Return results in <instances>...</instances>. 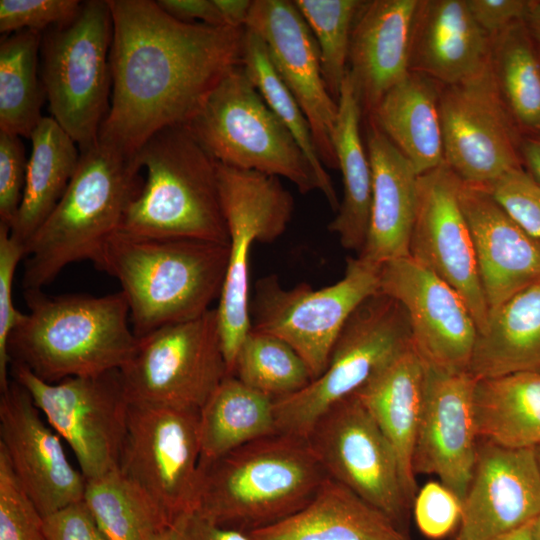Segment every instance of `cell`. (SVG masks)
<instances>
[{"label": "cell", "mask_w": 540, "mask_h": 540, "mask_svg": "<svg viewBox=\"0 0 540 540\" xmlns=\"http://www.w3.org/2000/svg\"><path fill=\"white\" fill-rule=\"evenodd\" d=\"M366 132L372 201L366 241L357 257L381 265L409 256L419 175L371 120Z\"/></svg>", "instance_id": "d4e9b609"}, {"label": "cell", "mask_w": 540, "mask_h": 540, "mask_svg": "<svg viewBox=\"0 0 540 540\" xmlns=\"http://www.w3.org/2000/svg\"><path fill=\"white\" fill-rule=\"evenodd\" d=\"M196 511L247 533L302 509L328 475L308 441L277 433L200 463Z\"/></svg>", "instance_id": "5b68a950"}, {"label": "cell", "mask_w": 540, "mask_h": 540, "mask_svg": "<svg viewBox=\"0 0 540 540\" xmlns=\"http://www.w3.org/2000/svg\"><path fill=\"white\" fill-rule=\"evenodd\" d=\"M41 415L27 390L10 378L0 396V450L44 517L82 501L86 480Z\"/></svg>", "instance_id": "ffe728a7"}, {"label": "cell", "mask_w": 540, "mask_h": 540, "mask_svg": "<svg viewBox=\"0 0 540 540\" xmlns=\"http://www.w3.org/2000/svg\"><path fill=\"white\" fill-rule=\"evenodd\" d=\"M221 206L228 230V263L216 308L229 374L251 329L249 261L252 244L271 243L287 229L294 199L279 177L216 162Z\"/></svg>", "instance_id": "30bf717a"}, {"label": "cell", "mask_w": 540, "mask_h": 540, "mask_svg": "<svg viewBox=\"0 0 540 540\" xmlns=\"http://www.w3.org/2000/svg\"><path fill=\"white\" fill-rule=\"evenodd\" d=\"M140 170L136 155L101 139L80 151L66 191L26 244L25 290H41L74 262L99 264L106 242L119 230L141 187Z\"/></svg>", "instance_id": "3957f363"}, {"label": "cell", "mask_w": 540, "mask_h": 540, "mask_svg": "<svg viewBox=\"0 0 540 540\" xmlns=\"http://www.w3.org/2000/svg\"><path fill=\"white\" fill-rule=\"evenodd\" d=\"M425 376L426 366L412 344L353 394L393 447L411 505L417 494L413 454L424 400Z\"/></svg>", "instance_id": "4316f807"}, {"label": "cell", "mask_w": 540, "mask_h": 540, "mask_svg": "<svg viewBox=\"0 0 540 540\" xmlns=\"http://www.w3.org/2000/svg\"><path fill=\"white\" fill-rule=\"evenodd\" d=\"M421 0L364 1L350 43L348 73L362 114L410 72L411 43Z\"/></svg>", "instance_id": "cb8c5ba5"}, {"label": "cell", "mask_w": 540, "mask_h": 540, "mask_svg": "<svg viewBox=\"0 0 540 540\" xmlns=\"http://www.w3.org/2000/svg\"><path fill=\"white\" fill-rule=\"evenodd\" d=\"M459 199L490 315L540 282V241L527 234L484 187L462 182Z\"/></svg>", "instance_id": "603a6c76"}, {"label": "cell", "mask_w": 540, "mask_h": 540, "mask_svg": "<svg viewBox=\"0 0 540 540\" xmlns=\"http://www.w3.org/2000/svg\"><path fill=\"white\" fill-rule=\"evenodd\" d=\"M201 461L278 433L275 399L228 375L199 410Z\"/></svg>", "instance_id": "d6a6232c"}, {"label": "cell", "mask_w": 540, "mask_h": 540, "mask_svg": "<svg viewBox=\"0 0 540 540\" xmlns=\"http://www.w3.org/2000/svg\"><path fill=\"white\" fill-rule=\"evenodd\" d=\"M43 527L46 540H108L83 500L44 516Z\"/></svg>", "instance_id": "7dc6e473"}, {"label": "cell", "mask_w": 540, "mask_h": 540, "mask_svg": "<svg viewBox=\"0 0 540 540\" xmlns=\"http://www.w3.org/2000/svg\"><path fill=\"white\" fill-rule=\"evenodd\" d=\"M25 186L11 234L25 245L66 191L80 159L75 141L50 116L30 136Z\"/></svg>", "instance_id": "1f68e13d"}, {"label": "cell", "mask_w": 540, "mask_h": 540, "mask_svg": "<svg viewBox=\"0 0 540 540\" xmlns=\"http://www.w3.org/2000/svg\"><path fill=\"white\" fill-rule=\"evenodd\" d=\"M534 451H535L537 463H538V466H539V469H540V444L537 447L534 448Z\"/></svg>", "instance_id": "680465c9"}, {"label": "cell", "mask_w": 540, "mask_h": 540, "mask_svg": "<svg viewBox=\"0 0 540 540\" xmlns=\"http://www.w3.org/2000/svg\"><path fill=\"white\" fill-rule=\"evenodd\" d=\"M187 127L216 162L286 178L302 194L318 190L337 212L333 183L320 176L242 64L225 74Z\"/></svg>", "instance_id": "52a82bcc"}, {"label": "cell", "mask_w": 540, "mask_h": 540, "mask_svg": "<svg viewBox=\"0 0 540 540\" xmlns=\"http://www.w3.org/2000/svg\"><path fill=\"white\" fill-rule=\"evenodd\" d=\"M174 526L182 540H251L247 532L217 524L197 512L184 516Z\"/></svg>", "instance_id": "681fc988"}, {"label": "cell", "mask_w": 540, "mask_h": 540, "mask_svg": "<svg viewBox=\"0 0 540 540\" xmlns=\"http://www.w3.org/2000/svg\"><path fill=\"white\" fill-rule=\"evenodd\" d=\"M412 506L419 530L430 539L444 538L460 524L462 500L440 481L421 487Z\"/></svg>", "instance_id": "f6af8a7d"}, {"label": "cell", "mask_w": 540, "mask_h": 540, "mask_svg": "<svg viewBox=\"0 0 540 540\" xmlns=\"http://www.w3.org/2000/svg\"><path fill=\"white\" fill-rule=\"evenodd\" d=\"M476 382L469 372L447 373L426 366L413 454L416 475L438 477L462 501L473 476L479 444L474 410Z\"/></svg>", "instance_id": "44dd1931"}, {"label": "cell", "mask_w": 540, "mask_h": 540, "mask_svg": "<svg viewBox=\"0 0 540 540\" xmlns=\"http://www.w3.org/2000/svg\"><path fill=\"white\" fill-rule=\"evenodd\" d=\"M380 265L347 258L342 279L314 290L307 283L285 288L278 276L257 280L250 298L251 329L271 334L290 345L317 378L327 367L332 349L349 317L379 292Z\"/></svg>", "instance_id": "7c38bea8"}, {"label": "cell", "mask_w": 540, "mask_h": 540, "mask_svg": "<svg viewBox=\"0 0 540 540\" xmlns=\"http://www.w3.org/2000/svg\"><path fill=\"white\" fill-rule=\"evenodd\" d=\"M108 1L112 92L98 139L136 155L157 132L187 126L242 64L246 27L183 22L152 0Z\"/></svg>", "instance_id": "6da1fadb"}, {"label": "cell", "mask_w": 540, "mask_h": 540, "mask_svg": "<svg viewBox=\"0 0 540 540\" xmlns=\"http://www.w3.org/2000/svg\"><path fill=\"white\" fill-rule=\"evenodd\" d=\"M317 42L326 88L338 103L348 72L353 26L364 1L295 0Z\"/></svg>", "instance_id": "f35d334b"}, {"label": "cell", "mask_w": 540, "mask_h": 540, "mask_svg": "<svg viewBox=\"0 0 540 540\" xmlns=\"http://www.w3.org/2000/svg\"><path fill=\"white\" fill-rule=\"evenodd\" d=\"M534 540H540V515L532 522Z\"/></svg>", "instance_id": "6f0895ef"}, {"label": "cell", "mask_w": 540, "mask_h": 540, "mask_svg": "<svg viewBox=\"0 0 540 540\" xmlns=\"http://www.w3.org/2000/svg\"><path fill=\"white\" fill-rule=\"evenodd\" d=\"M227 263L226 244L117 231L96 268L118 280L132 330L141 337L210 310L220 297Z\"/></svg>", "instance_id": "7a4b0ae2"}, {"label": "cell", "mask_w": 540, "mask_h": 540, "mask_svg": "<svg viewBox=\"0 0 540 540\" xmlns=\"http://www.w3.org/2000/svg\"><path fill=\"white\" fill-rule=\"evenodd\" d=\"M530 2L526 0H466L472 17L490 38L515 22L524 20Z\"/></svg>", "instance_id": "c3c4849f"}, {"label": "cell", "mask_w": 540, "mask_h": 540, "mask_svg": "<svg viewBox=\"0 0 540 540\" xmlns=\"http://www.w3.org/2000/svg\"><path fill=\"white\" fill-rule=\"evenodd\" d=\"M474 410L478 437L507 448L540 444V371L477 380Z\"/></svg>", "instance_id": "836d02e7"}, {"label": "cell", "mask_w": 540, "mask_h": 540, "mask_svg": "<svg viewBox=\"0 0 540 540\" xmlns=\"http://www.w3.org/2000/svg\"><path fill=\"white\" fill-rule=\"evenodd\" d=\"M531 36L540 46V1H531L524 19Z\"/></svg>", "instance_id": "db71d44e"}, {"label": "cell", "mask_w": 540, "mask_h": 540, "mask_svg": "<svg viewBox=\"0 0 540 540\" xmlns=\"http://www.w3.org/2000/svg\"><path fill=\"white\" fill-rule=\"evenodd\" d=\"M9 375L67 442L86 481L119 468L129 408L120 369L50 383L11 362Z\"/></svg>", "instance_id": "4fadbf2b"}, {"label": "cell", "mask_w": 540, "mask_h": 540, "mask_svg": "<svg viewBox=\"0 0 540 540\" xmlns=\"http://www.w3.org/2000/svg\"><path fill=\"white\" fill-rule=\"evenodd\" d=\"M170 16L187 23L226 26L214 0H157Z\"/></svg>", "instance_id": "f907efd6"}, {"label": "cell", "mask_w": 540, "mask_h": 540, "mask_svg": "<svg viewBox=\"0 0 540 540\" xmlns=\"http://www.w3.org/2000/svg\"><path fill=\"white\" fill-rule=\"evenodd\" d=\"M362 110L347 72L338 100L333 143L343 179V199L328 225L346 250L361 252L367 237L371 201L372 170L360 133Z\"/></svg>", "instance_id": "f546056e"}, {"label": "cell", "mask_w": 540, "mask_h": 540, "mask_svg": "<svg viewBox=\"0 0 540 540\" xmlns=\"http://www.w3.org/2000/svg\"><path fill=\"white\" fill-rule=\"evenodd\" d=\"M83 501L108 540H154L171 526L119 468L86 481Z\"/></svg>", "instance_id": "8d00e7d4"}, {"label": "cell", "mask_w": 540, "mask_h": 540, "mask_svg": "<svg viewBox=\"0 0 540 540\" xmlns=\"http://www.w3.org/2000/svg\"><path fill=\"white\" fill-rule=\"evenodd\" d=\"M410 71L380 100L371 120L409 160L418 175L444 163L439 111L441 87Z\"/></svg>", "instance_id": "f1b7e54d"}, {"label": "cell", "mask_w": 540, "mask_h": 540, "mask_svg": "<svg viewBox=\"0 0 540 540\" xmlns=\"http://www.w3.org/2000/svg\"><path fill=\"white\" fill-rule=\"evenodd\" d=\"M490 65L520 134L540 138V46L524 20L491 38Z\"/></svg>", "instance_id": "e575fe53"}, {"label": "cell", "mask_w": 540, "mask_h": 540, "mask_svg": "<svg viewBox=\"0 0 540 540\" xmlns=\"http://www.w3.org/2000/svg\"><path fill=\"white\" fill-rule=\"evenodd\" d=\"M461 183L445 162L419 175L409 257L460 294L479 333L487 326L489 312L470 228L460 204Z\"/></svg>", "instance_id": "ac0fdd59"}, {"label": "cell", "mask_w": 540, "mask_h": 540, "mask_svg": "<svg viewBox=\"0 0 540 540\" xmlns=\"http://www.w3.org/2000/svg\"><path fill=\"white\" fill-rule=\"evenodd\" d=\"M25 299L29 312L8 341L10 363L24 365L46 382L120 369L135 347L121 292L52 297L25 290Z\"/></svg>", "instance_id": "277c9868"}, {"label": "cell", "mask_w": 540, "mask_h": 540, "mask_svg": "<svg viewBox=\"0 0 540 540\" xmlns=\"http://www.w3.org/2000/svg\"><path fill=\"white\" fill-rule=\"evenodd\" d=\"M246 28L265 42L276 71L304 112L320 161L338 169L333 143L338 103L326 88L317 42L294 1L253 0Z\"/></svg>", "instance_id": "d6986e66"}, {"label": "cell", "mask_w": 540, "mask_h": 540, "mask_svg": "<svg viewBox=\"0 0 540 540\" xmlns=\"http://www.w3.org/2000/svg\"><path fill=\"white\" fill-rule=\"evenodd\" d=\"M306 440L328 477L405 531L412 505L404 491L396 453L355 395L327 410Z\"/></svg>", "instance_id": "9a60e30c"}, {"label": "cell", "mask_w": 540, "mask_h": 540, "mask_svg": "<svg viewBox=\"0 0 540 540\" xmlns=\"http://www.w3.org/2000/svg\"><path fill=\"white\" fill-rule=\"evenodd\" d=\"M42 33L21 30L0 43V131L29 138L37 127L46 93L38 63Z\"/></svg>", "instance_id": "d590c367"}, {"label": "cell", "mask_w": 540, "mask_h": 540, "mask_svg": "<svg viewBox=\"0 0 540 540\" xmlns=\"http://www.w3.org/2000/svg\"><path fill=\"white\" fill-rule=\"evenodd\" d=\"M199 411L129 403L120 472L171 526L197 508L201 477Z\"/></svg>", "instance_id": "5bb4252c"}, {"label": "cell", "mask_w": 540, "mask_h": 540, "mask_svg": "<svg viewBox=\"0 0 540 540\" xmlns=\"http://www.w3.org/2000/svg\"><path fill=\"white\" fill-rule=\"evenodd\" d=\"M482 187L527 234L540 241V185L523 166Z\"/></svg>", "instance_id": "7bdbcfd3"}, {"label": "cell", "mask_w": 540, "mask_h": 540, "mask_svg": "<svg viewBox=\"0 0 540 540\" xmlns=\"http://www.w3.org/2000/svg\"><path fill=\"white\" fill-rule=\"evenodd\" d=\"M519 153L526 172L540 185V138L522 136Z\"/></svg>", "instance_id": "f5cc1de1"}, {"label": "cell", "mask_w": 540, "mask_h": 540, "mask_svg": "<svg viewBox=\"0 0 540 540\" xmlns=\"http://www.w3.org/2000/svg\"><path fill=\"white\" fill-rule=\"evenodd\" d=\"M379 292L404 308L413 348L427 367L469 372L478 327L454 288L408 256L380 265Z\"/></svg>", "instance_id": "e0dca14e"}, {"label": "cell", "mask_w": 540, "mask_h": 540, "mask_svg": "<svg viewBox=\"0 0 540 540\" xmlns=\"http://www.w3.org/2000/svg\"><path fill=\"white\" fill-rule=\"evenodd\" d=\"M0 540H46L43 516L0 450Z\"/></svg>", "instance_id": "60d3db41"}, {"label": "cell", "mask_w": 540, "mask_h": 540, "mask_svg": "<svg viewBox=\"0 0 540 540\" xmlns=\"http://www.w3.org/2000/svg\"><path fill=\"white\" fill-rule=\"evenodd\" d=\"M491 38L466 0L420 1L411 43L410 71L441 86L474 77L490 64Z\"/></svg>", "instance_id": "484cf974"}, {"label": "cell", "mask_w": 540, "mask_h": 540, "mask_svg": "<svg viewBox=\"0 0 540 540\" xmlns=\"http://www.w3.org/2000/svg\"><path fill=\"white\" fill-rule=\"evenodd\" d=\"M113 19L108 0L82 2L68 24L42 33L41 72L51 117L83 151L110 108Z\"/></svg>", "instance_id": "ba28073f"}, {"label": "cell", "mask_w": 540, "mask_h": 540, "mask_svg": "<svg viewBox=\"0 0 540 540\" xmlns=\"http://www.w3.org/2000/svg\"><path fill=\"white\" fill-rule=\"evenodd\" d=\"M248 534L251 540H409L384 513L330 477L302 509Z\"/></svg>", "instance_id": "83f0119b"}, {"label": "cell", "mask_w": 540, "mask_h": 540, "mask_svg": "<svg viewBox=\"0 0 540 540\" xmlns=\"http://www.w3.org/2000/svg\"><path fill=\"white\" fill-rule=\"evenodd\" d=\"M154 540H182L175 526L162 530Z\"/></svg>", "instance_id": "9f6ffc18"}, {"label": "cell", "mask_w": 540, "mask_h": 540, "mask_svg": "<svg viewBox=\"0 0 540 540\" xmlns=\"http://www.w3.org/2000/svg\"><path fill=\"white\" fill-rule=\"evenodd\" d=\"M26 248L12 234L10 227L0 223V390L10 382L8 341L12 331L25 313L13 301V281L19 262L25 258Z\"/></svg>", "instance_id": "b9f144b4"}, {"label": "cell", "mask_w": 540, "mask_h": 540, "mask_svg": "<svg viewBox=\"0 0 540 540\" xmlns=\"http://www.w3.org/2000/svg\"><path fill=\"white\" fill-rule=\"evenodd\" d=\"M136 156L145 179L128 204L118 231L228 244L216 161L187 126L157 132Z\"/></svg>", "instance_id": "8992f818"}, {"label": "cell", "mask_w": 540, "mask_h": 540, "mask_svg": "<svg viewBox=\"0 0 540 540\" xmlns=\"http://www.w3.org/2000/svg\"><path fill=\"white\" fill-rule=\"evenodd\" d=\"M496 540H534L532 534V522L514 531H511L497 538Z\"/></svg>", "instance_id": "11a10c76"}, {"label": "cell", "mask_w": 540, "mask_h": 540, "mask_svg": "<svg viewBox=\"0 0 540 540\" xmlns=\"http://www.w3.org/2000/svg\"><path fill=\"white\" fill-rule=\"evenodd\" d=\"M120 373L131 404L199 411L230 375L216 308L137 337Z\"/></svg>", "instance_id": "8fae6325"}, {"label": "cell", "mask_w": 540, "mask_h": 540, "mask_svg": "<svg viewBox=\"0 0 540 540\" xmlns=\"http://www.w3.org/2000/svg\"><path fill=\"white\" fill-rule=\"evenodd\" d=\"M27 162L21 137L0 131V223L10 228L20 207Z\"/></svg>", "instance_id": "bcb514c9"}, {"label": "cell", "mask_w": 540, "mask_h": 540, "mask_svg": "<svg viewBox=\"0 0 540 540\" xmlns=\"http://www.w3.org/2000/svg\"><path fill=\"white\" fill-rule=\"evenodd\" d=\"M444 162L467 184L484 186L522 166L515 126L491 65L465 81L442 86L439 98Z\"/></svg>", "instance_id": "2e32d148"}, {"label": "cell", "mask_w": 540, "mask_h": 540, "mask_svg": "<svg viewBox=\"0 0 540 540\" xmlns=\"http://www.w3.org/2000/svg\"><path fill=\"white\" fill-rule=\"evenodd\" d=\"M242 66L266 104L291 132L320 176L332 182L317 154L309 122L297 100L276 71L265 42L245 28Z\"/></svg>", "instance_id": "ab89813d"}, {"label": "cell", "mask_w": 540, "mask_h": 540, "mask_svg": "<svg viewBox=\"0 0 540 540\" xmlns=\"http://www.w3.org/2000/svg\"><path fill=\"white\" fill-rule=\"evenodd\" d=\"M524 371H540V282L489 315L469 366L476 380Z\"/></svg>", "instance_id": "4dcf8cb0"}, {"label": "cell", "mask_w": 540, "mask_h": 540, "mask_svg": "<svg viewBox=\"0 0 540 540\" xmlns=\"http://www.w3.org/2000/svg\"><path fill=\"white\" fill-rule=\"evenodd\" d=\"M411 345L402 305L380 292L370 296L347 320L322 374L299 392L275 400L278 433L306 439L327 410Z\"/></svg>", "instance_id": "9c48e42d"}, {"label": "cell", "mask_w": 540, "mask_h": 540, "mask_svg": "<svg viewBox=\"0 0 540 540\" xmlns=\"http://www.w3.org/2000/svg\"><path fill=\"white\" fill-rule=\"evenodd\" d=\"M81 6L78 0H0V31L6 35L21 30L43 33L71 22Z\"/></svg>", "instance_id": "ee69618b"}, {"label": "cell", "mask_w": 540, "mask_h": 540, "mask_svg": "<svg viewBox=\"0 0 540 540\" xmlns=\"http://www.w3.org/2000/svg\"><path fill=\"white\" fill-rule=\"evenodd\" d=\"M224 21L233 28H245L253 1L251 0H214Z\"/></svg>", "instance_id": "816d5d0a"}, {"label": "cell", "mask_w": 540, "mask_h": 540, "mask_svg": "<svg viewBox=\"0 0 540 540\" xmlns=\"http://www.w3.org/2000/svg\"><path fill=\"white\" fill-rule=\"evenodd\" d=\"M231 375L275 400L299 392L312 381L308 366L290 345L252 329L238 348Z\"/></svg>", "instance_id": "74e56055"}, {"label": "cell", "mask_w": 540, "mask_h": 540, "mask_svg": "<svg viewBox=\"0 0 540 540\" xmlns=\"http://www.w3.org/2000/svg\"><path fill=\"white\" fill-rule=\"evenodd\" d=\"M539 515L540 469L534 448H507L479 439L456 540H496Z\"/></svg>", "instance_id": "7402d4cb"}]
</instances>
